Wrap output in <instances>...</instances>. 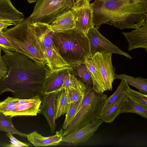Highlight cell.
<instances>
[{"instance_id":"4dcf8cb0","label":"cell","mask_w":147,"mask_h":147,"mask_svg":"<svg viewBox=\"0 0 147 147\" xmlns=\"http://www.w3.org/2000/svg\"><path fill=\"white\" fill-rule=\"evenodd\" d=\"M20 99L17 98L8 97L0 102V112L3 113L8 108L15 105Z\"/></svg>"},{"instance_id":"f546056e","label":"cell","mask_w":147,"mask_h":147,"mask_svg":"<svg viewBox=\"0 0 147 147\" xmlns=\"http://www.w3.org/2000/svg\"><path fill=\"white\" fill-rule=\"evenodd\" d=\"M127 97L147 109V95L133 90L129 87L126 91Z\"/></svg>"},{"instance_id":"ba28073f","label":"cell","mask_w":147,"mask_h":147,"mask_svg":"<svg viewBox=\"0 0 147 147\" xmlns=\"http://www.w3.org/2000/svg\"><path fill=\"white\" fill-rule=\"evenodd\" d=\"M86 35L89 42L90 56L96 53L107 52L119 54L129 59H132L128 53L122 51L103 36L96 27H92Z\"/></svg>"},{"instance_id":"52a82bcc","label":"cell","mask_w":147,"mask_h":147,"mask_svg":"<svg viewBox=\"0 0 147 147\" xmlns=\"http://www.w3.org/2000/svg\"><path fill=\"white\" fill-rule=\"evenodd\" d=\"M112 53L107 52L96 53L91 56L93 64L100 73L105 90H112L115 78V69L112 65Z\"/></svg>"},{"instance_id":"4316f807","label":"cell","mask_w":147,"mask_h":147,"mask_svg":"<svg viewBox=\"0 0 147 147\" xmlns=\"http://www.w3.org/2000/svg\"><path fill=\"white\" fill-rule=\"evenodd\" d=\"M128 87L129 86L128 83L126 81L122 80L116 91L111 96L109 97H107L101 110L99 117L106 112L118 100L120 97L122 93L124 91H126Z\"/></svg>"},{"instance_id":"9a60e30c","label":"cell","mask_w":147,"mask_h":147,"mask_svg":"<svg viewBox=\"0 0 147 147\" xmlns=\"http://www.w3.org/2000/svg\"><path fill=\"white\" fill-rule=\"evenodd\" d=\"M24 18L23 13L14 7L10 0H0V20L9 21L16 26Z\"/></svg>"},{"instance_id":"3957f363","label":"cell","mask_w":147,"mask_h":147,"mask_svg":"<svg viewBox=\"0 0 147 147\" xmlns=\"http://www.w3.org/2000/svg\"><path fill=\"white\" fill-rule=\"evenodd\" d=\"M3 34L16 51L39 63L46 65L44 54L37 39L30 16L14 27L3 30Z\"/></svg>"},{"instance_id":"44dd1931","label":"cell","mask_w":147,"mask_h":147,"mask_svg":"<svg viewBox=\"0 0 147 147\" xmlns=\"http://www.w3.org/2000/svg\"><path fill=\"white\" fill-rule=\"evenodd\" d=\"M84 62L91 75L93 83V88L94 91L103 94L105 91L101 76L94 66L91 56L86 58Z\"/></svg>"},{"instance_id":"83f0119b","label":"cell","mask_w":147,"mask_h":147,"mask_svg":"<svg viewBox=\"0 0 147 147\" xmlns=\"http://www.w3.org/2000/svg\"><path fill=\"white\" fill-rule=\"evenodd\" d=\"M12 117L0 112V131H4L11 135L16 134L22 137H27L28 134L22 133L15 128L12 122Z\"/></svg>"},{"instance_id":"7c38bea8","label":"cell","mask_w":147,"mask_h":147,"mask_svg":"<svg viewBox=\"0 0 147 147\" xmlns=\"http://www.w3.org/2000/svg\"><path fill=\"white\" fill-rule=\"evenodd\" d=\"M87 87L74 75L73 71L68 74L64 79L60 90L67 88L69 102L77 101L83 96Z\"/></svg>"},{"instance_id":"8992f818","label":"cell","mask_w":147,"mask_h":147,"mask_svg":"<svg viewBox=\"0 0 147 147\" xmlns=\"http://www.w3.org/2000/svg\"><path fill=\"white\" fill-rule=\"evenodd\" d=\"M36 2L30 18L34 22L48 24L73 5L72 0H37Z\"/></svg>"},{"instance_id":"74e56055","label":"cell","mask_w":147,"mask_h":147,"mask_svg":"<svg viewBox=\"0 0 147 147\" xmlns=\"http://www.w3.org/2000/svg\"><path fill=\"white\" fill-rule=\"evenodd\" d=\"M73 3V5L75 4L77 2H78V1H80L81 0H72Z\"/></svg>"},{"instance_id":"603a6c76","label":"cell","mask_w":147,"mask_h":147,"mask_svg":"<svg viewBox=\"0 0 147 147\" xmlns=\"http://www.w3.org/2000/svg\"><path fill=\"white\" fill-rule=\"evenodd\" d=\"M75 76L87 87L92 86L90 73L84 61L71 65Z\"/></svg>"},{"instance_id":"8fae6325","label":"cell","mask_w":147,"mask_h":147,"mask_svg":"<svg viewBox=\"0 0 147 147\" xmlns=\"http://www.w3.org/2000/svg\"><path fill=\"white\" fill-rule=\"evenodd\" d=\"M104 122L97 119L69 134L63 136L61 142L76 145L88 141Z\"/></svg>"},{"instance_id":"7a4b0ae2","label":"cell","mask_w":147,"mask_h":147,"mask_svg":"<svg viewBox=\"0 0 147 147\" xmlns=\"http://www.w3.org/2000/svg\"><path fill=\"white\" fill-rule=\"evenodd\" d=\"M93 26L113 25L121 30L136 29L147 20V0H95L90 3Z\"/></svg>"},{"instance_id":"277c9868","label":"cell","mask_w":147,"mask_h":147,"mask_svg":"<svg viewBox=\"0 0 147 147\" xmlns=\"http://www.w3.org/2000/svg\"><path fill=\"white\" fill-rule=\"evenodd\" d=\"M52 37L53 43L57 50L70 65L84 61L86 58L90 56L88 37L85 33L76 28L54 32Z\"/></svg>"},{"instance_id":"d590c367","label":"cell","mask_w":147,"mask_h":147,"mask_svg":"<svg viewBox=\"0 0 147 147\" xmlns=\"http://www.w3.org/2000/svg\"><path fill=\"white\" fill-rule=\"evenodd\" d=\"M5 146L7 147H29V146L28 144H7Z\"/></svg>"},{"instance_id":"30bf717a","label":"cell","mask_w":147,"mask_h":147,"mask_svg":"<svg viewBox=\"0 0 147 147\" xmlns=\"http://www.w3.org/2000/svg\"><path fill=\"white\" fill-rule=\"evenodd\" d=\"M72 71L71 67L50 71L43 81L41 93L45 96L51 93L57 92L61 88L65 77Z\"/></svg>"},{"instance_id":"836d02e7","label":"cell","mask_w":147,"mask_h":147,"mask_svg":"<svg viewBox=\"0 0 147 147\" xmlns=\"http://www.w3.org/2000/svg\"><path fill=\"white\" fill-rule=\"evenodd\" d=\"M11 25H14V24L10 22L5 20H0V31H2L3 30H5L8 27Z\"/></svg>"},{"instance_id":"7402d4cb","label":"cell","mask_w":147,"mask_h":147,"mask_svg":"<svg viewBox=\"0 0 147 147\" xmlns=\"http://www.w3.org/2000/svg\"><path fill=\"white\" fill-rule=\"evenodd\" d=\"M69 103V96L67 88L61 90L57 92L55 102V120L61 115L66 114Z\"/></svg>"},{"instance_id":"5bb4252c","label":"cell","mask_w":147,"mask_h":147,"mask_svg":"<svg viewBox=\"0 0 147 147\" xmlns=\"http://www.w3.org/2000/svg\"><path fill=\"white\" fill-rule=\"evenodd\" d=\"M57 94V92H53L44 96L40 108V113L46 118L52 133L54 132L56 127L55 115Z\"/></svg>"},{"instance_id":"d6986e66","label":"cell","mask_w":147,"mask_h":147,"mask_svg":"<svg viewBox=\"0 0 147 147\" xmlns=\"http://www.w3.org/2000/svg\"><path fill=\"white\" fill-rule=\"evenodd\" d=\"M54 32H60L75 28L74 17L70 9L57 17L49 24Z\"/></svg>"},{"instance_id":"ffe728a7","label":"cell","mask_w":147,"mask_h":147,"mask_svg":"<svg viewBox=\"0 0 147 147\" xmlns=\"http://www.w3.org/2000/svg\"><path fill=\"white\" fill-rule=\"evenodd\" d=\"M42 102L40 97L30 102L18 105L11 112L4 115L11 116L12 117L21 116H36L40 113Z\"/></svg>"},{"instance_id":"5b68a950","label":"cell","mask_w":147,"mask_h":147,"mask_svg":"<svg viewBox=\"0 0 147 147\" xmlns=\"http://www.w3.org/2000/svg\"><path fill=\"white\" fill-rule=\"evenodd\" d=\"M107 97V95L97 93L92 86H88L82 101L63 136H67L85 125L98 119Z\"/></svg>"},{"instance_id":"484cf974","label":"cell","mask_w":147,"mask_h":147,"mask_svg":"<svg viewBox=\"0 0 147 147\" xmlns=\"http://www.w3.org/2000/svg\"><path fill=\"white\" fill-rule=\"evenodd\" d=\"M115 79H119L126 81L129 84L138 89L140 92L144 94L147 93V79L142 77L134 78L125 74H115Z\"/></svg>"},{"instance_id":"f1b7e54d","label":"cell","mask_w":147,"mask_h":147,"mask_svg":"<svg viewBox=\"0 0 147 147\" xmlns=\"http://www.w3.org/2000/svg\"><path fill=\"white\" fill-rule=\"evenodd\" d=\"M84 95L81 96L77 101L70 102L62 126L63 129L65 130L66 128L74 117L82 101Z\"/></svg>"},{"instance_id":"f35d334b","label":"cell","mask_w":147,"mask_h":147,"mask_svg":"<svg viewBox=\"0 0 147 147\" xmlns=\"http://www.w3.org/2000/svg\"><path fill=\"white\" fill-rule=\"evenodd\" d=\"M91 0H89L90 1H91ZM100 1H108V0H99Z\"/></svg>"},{"instance_id":"1f68e13d","label":"cell","mask_w":147,"mask_h":147,"mask_svg":"<svg viewBox=\"0 0 147 147\" xmlns=\"http://www.w3.org/2000/svg\"><path fill=\"white\" fill-rule=\"evenodd\" d=\"M0 48H4L10 51H16L9 42L3 34V31H0Z\"/></svg>"},{"instance_id":"cb8c5ba5","label":"cell","mask_w":147,"mask_h":147,"mask_svg":"<svg viewBox=\"0 0 147 147\" xmlns=\"http://www.w3.org/2000/svg\"><path fill=\"white\" fill-rule=\"evenodd\" d=\"M127 97L125 91L123 92L119 99L98 119L107 123L113 122L119 115L123 104Z\"/></svg>"},{"instance_id":"2e32d148","label":"cell","mask_w":147,"mask_h":147,"mask_svg":"<svg viewBox=\"0 0 147 147\" xmlns=\"http://www.w3.org/2000/svg\"><path fill=\"white\" fill-rule=\"evenodd\" d=\"M63 130L61 129L56 132L55 135L49 137H44L36 131H34L28 134V140L35 146L42 147L55 146L61 142Z\"/></svg>"},{"instance_id":"9c48e42d","label":"cell","mask_w":147,"mask_h":147,"mask_svg":"<svg viewBox=\"0 0 147 147\" xmlns=\"http://www.w3.org/2000/svg\"><path fill=\"white\" fill-rule=\"evenodd\" d=\"M89 0H81L74 5L70 9L75 23V28L86 35L94 26L92 10Z\"/></svg>"},{"instance_id":"6da1fadb","label":"cell","mask_w":147,"mask_h":147,"mask_svg":"<svg viewBox=\"0 0 147 147\" xmlns=\"http://www.w3.org/2000/svg\"><path fill=\"white\" fill-rule=\"evenodd\" d=\"M1 49L4 54L2 57L8 71L6 76L0 79V95L10 92L14 97L24 99L41 93L43 81L50 71L46 65L19 52Z\"/></svg>"},{"instance_id":"e575fe53","label":"cell","mask_w":147,"mask_h":147,"mask_svg":"<svg viewBox=\"0 0 147 147\" xmlns=\"http://www.w3.org/2000/svg\"><path fill=\"white\" fill-rule=\"evenodd\" d=\"M6 134L7 136L10 138V141L9 142H11V144H25L17 139L12 135L11 134L8 133H6Z\"/></svg>"},{"instance_id":"8d00e7d4","label":"cell","mask_w":147,"mask_h":147,"mask_svg":"<svg viewBox=\"0 0 147 147\" xmlns=\"http://www.w3.org/2000/svg\"><path fill=\"white\" fill-rule=\"evenodd\" d=\"M37 0H28V1L29 3H31L36 2Z\"/></svg>"},{"instance_id":"d4e9b609","label":"cell","mask_w":147,"mask_h":147,"mask_svg":"<svg viewBox=\"0 0 147 147\" xmlns=\"http://www.w3.org/2000/svg\"><path fill=\"white\" fill-rule=\"evenodd\" d=\"M123 113H136L147 118V109L135 102L127 96L123 104L119 114Z\"/></svg>"},{"instance_id":"ac0fdd59","label":"cell","mask_w":147,"mask_h":147,"mask_svg":"<svg viewBox=\"0 0 147 147\" xmlns=\"http://www.w3.org/2000/svg\"><path fill=\"white\" fill-rule=\"evenodd\" d=\"M33 24L37 39L44 53L46 49L53 44L52 37L54 32L50 29L49 24L33 22Z\"/></svg>"},{"instance_id":"ab89813d","label":"cell","mask_w":147,"mask_h":147,"mask_svg":"<svg viewBox=\"0 0 147 147\" xmlns=\"http://www.w3.org/2000/svg\"><path fill=\"white\" fill-rule=\"evenodd\" d=\"M1 50V48H0V51Z\"/></svg>"},{"instance_id":"e0dca14e","label":"cell","mask_w":147,"mask_h":147,"mask_svg":"<svg viewBox=\"0 0 147 147\" xmlns=\"http://www.w3.org/2000/svg\"><path fill=\"white\" fill-rule=\"evenodd\" d=\"M44 53L45 64L51 71L71 67L60 55L53 43L46 49Z\"/></svg>"},{"instance_id":"4fadbf2b","label":"cell","mask_w":147,"mask_h":147,"mask_svg":"<svg viewBox=\"0 0 147 147\" xmlns=\"http://www.w3.org/2000/svg\"><path fill=\"white\" fill-rule=\"evenodd\" d=\"M130 32H122L128 42L129 51L138 48H144L147 51V20L140 27Z\"/></svg>"},{"instance_id":"d6a6232c","label":"cell","mask_w":147,"mask_h":147,"mask_svg":"<svg viewBox=\"0 0 147 147\" xmlns=\"http://www.w3.org/2000/svg\"><path fill=\"white\" fill-rule=\"evenodd\" d=\"M8 71V67L1 55L0 51V79L6 76Z\"/></svg>"}]
</instances>
